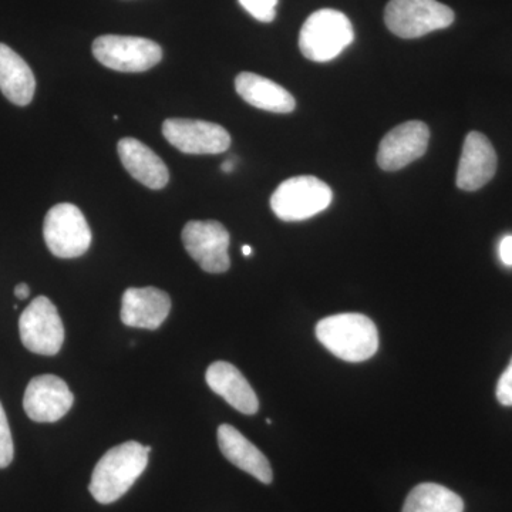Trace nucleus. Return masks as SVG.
Instances as JSON below:
<instances>
[{
	"label": "nucleus",
	"instance_id": "10",
	"mask_svg": "<svg viewBox=\"0 0 512 512\" xmlns=\"http://www.w3.org/2000/svg\"><path fill=\"white\" fill-rule=\"evenodd\" d=\"M163 136L181 153L195 156L225 153L231 146L228 131L208 121L168 119L163 124Z\"/></svg>",
	"mask_w": 512,
	"mask_h": 512
},
{
	"label": "nucleus",
	"instance_id": "19",
	"mask_svg": "<svg viewBox=\"0 0 512 512\" xmlns=\"http://www.w3.org/2000/svg\"><path fill=\"white\" fill-rule=\"evenodd\" d=\"M0 90L10 103L22 107L30 104L36 90L29 64L5 43H0Z\"/></svg>",
	"mask_w": 512,
	"mask_h": 512
},
{
	"label": "nucleus",
	"instance_id": "23",
	"mask_svg": "<svg viewBox=\"0 0 512 512\" xmlns=\"http://www.w3.org/2000/svg\"><path fill=\"white\" fill-rule=\"evenodd\" d=\"M497 399L503 406H512V359L497 384Z\"/></svg>",
	"mask_w": 512,
	"mask_h": 512
},
{
	"label": "nucleus",
	"instance_id": "4",
	"mask_svg": "<svg viewBox=\"0 0 512 512\" xmlns=\"http://www.w3.org/2000/svg\"><path fill=\"white\" fill-rule=\"evenodd\" d=\"M333 192L328 184L312 175L289 178L271 197V208L279 220L305 221L332 204Z\"/></svg>",
	"mask_w": 512,
	"mask_h": 512
},
{
	"label": "nucleus",
	"instance_id": "27",
	"mask_svg": "<svg viewBox=\"0 0 512 512\" xmlns=\"http://www.w3.org/2000/svg\"><path fill=\"white\" fill-rule=\"evenodd\" d=\"M242 254H244L245 256H251L252 248L248 247V245H244V247H242Z\"/></svg>",
	"mask_w": 512,
	"mask_h": 512
},
{
	"label": "nucleus",
	"instance_id": "9",
	"mask_svg": "<svg viewBox=\"0 0 512 512\" xmlns=\"http://www.w3.org/2000/svg\"><path fill=\"white\" fill-rule=\"evenodd\" d=\"M183 244L188 255L208 274L227 272L229 234L218 221H191L183 229Z\"/></svg>",
	"mask_w": 512,
	"mask_h": 512
},
{
	"label": "nucleus",
	"instance_id": "24",
	"mask_svg": "<svg viewBox=\"0 0 512 512\" xmlns=\"http://www.w3.org/2000/svg\"><path fill=\"white\" fill-rule=\"evenodd\" d=\"M500 258L504 265L512 266V235L504 237L501 241Z\"/></svg>",
	"mask_w": 512,
	"mask_h": 512
},
{
	"label": "nucleus",
	"instance_id": "6",
	"mask_svg": "<svg viewBox=\"0 0 512 512\" xmlns=\"http://www.w3.org/2000/svg\"><path fill=\"white\" fill-rule=\"evenodd\" d=\"M43 237L49 251L57 258H79L92 245V231L76 205L63 202L47 212Z\"/></svg>",
	"mask_w": 512,
	"mask_h": 512
},
{
	"label": "nucleus",
	"instance_id": "12",
	"mask_svg": "<svg viewBox=\"0 0 512 512\" xmlns=\"http://www.w3.org/2000/svg\"><path fill=\"white\" fill-rule=\"evenodd\" d=\"M430 130L421 121H407L383 137L377 164L384 171H397L419 160L429 147Z\"/></svg>",
	"mask_w": 512,
	"mask_h": 512
},
{
	"label": "nucleus",
	"instance_id": "13",
	"mask_svg": "<svg viewBox=\"0 0 512 512\" xmlns=\"http://www.w3.org/2000/svg\"><path fill=\"white\" fill-rule=\"evenodd\" d=\"M170 311L168 293L153 286L127 289L121 299V322L130 328L156 330Z\"/></svg>",
	"mask_w": 512,
	"mask_h": 512
},
{
	"label": "nucleus",
	"instance_id": "3",
	"mask_svg": "<svg viewBox=\"0 0 512 512\" xmlns=\"http://www.w3.org/2000/svg\"><path fill=\"white\" fill-rule=\"evenodd\" d=\"M355 40L352 23L345 13L320 9L303 23L299 49L306 59L326 63L336 59Z\"/></svg>",
	"mask_w": 512,
	"mask_h": 512
},
{
	"label": "nucleus",
	"instance_id": "7",
	"mask_svg": "<svg viewBox=\"0 0 512 512\" xmlns=\"http://www.w3.org/2000/svg\"><path fill=\"white\" fill-rule=\"evenodd\" d=\"M93 55L111 70L141 73L161 62L163 50L156 42L144 37L104 35L94 40Z\"/></svg>",
	"mask_w": 512,
	"mask_h": 512
},
{
	"label": "nucleus",
	"instance_id": "25",
	"mask_svg": "<svg viewBox=\"0 0 512 512\" xmlns=\"http://www.w3.org/2000/svg\"><path fill=\"white\" fill-rule=\"evenodd\" d=\"M30 295V288L28 284H19L15 288V296L19 301H25Z\"/></svg>",
	"mask_w": 512,
	"mask_h": 512
},
{
	"label": "nucleus",
	"instance_id": "1",
	"mask_svg": "<svg viewBox=\"0 0 512 512\" xmlns=\"http://www.w3.org/2000/svg\"><path fill=\"white\" fill-rule=\"evenodd\" d=\"M148 466V451L137 441L111 448L94 467L89 490L100 504H113L133 487Z\"/></svg>",
	"mask_w": 512,
	"mask_h": 512
},
{
	"label": "nucleus",
	"instance_id": "15",
	"mask_svg": "<svg viewBox=\"0 0 512 512\" xmlns=\"http://www.w3.org/2000/svg\"><path fill=\"white\" fill-rule=\"evenodd\" d=\"M218 444H220L221 453L229 463L234 464L239 470L251 474L261 483H272L274 473H272L268 458L235 427L221 424L218 427Z\"/></svg>",
	"mask_w": 512,
	"mask_h": 512
},
{
	"label": "nucleus",
	"instance_id": "11",
	"mask_svg": "<svg viewBox=\"0 0 512 512\" xmlns=\"http://www.w3.org/2000/svg\"><path fill=\"white\" fill-rule=\"evenodd\" d=\"M73 403L69 386L55 375L33 377L23 396V409L36 423H56L69 413Z\"/></svg>",
	"mask_w": 512,
	"mask_h": 512
},
{
	"label": "nucleus",
	"instance_id": "8",
	"mask_svg": "<svg viewBox=\"0 0 512 512\" xmlns=\"http://www.w3.org/2000/svg\"><path fill=\"white\" fill-rule=\"evenodd\" d=\"M19 333L25 348L36 355L55 356L62 349L64 326L57 308L46 296H37L22 312Z\"/></svg>",
	"mask_w": 512,
	"mask_h": 512
},
{
	"label": "nucleus",
	"instance_id": "17",
	"mask_svg": "<svg viewBox=\"0 0 512 512\" xmlns=\"http://www.w3.org/2000/svg\"><path fill=\"white\" fill-rule=\"evenodd\" d=\"M121 164L128 174L150 190H161L170 180L167 165L164 161L136 138H121L119 147Z\"/></svg>",
	"mask_w": 512,
	"mask_h": 512
},
{
	"label": "nucleus",
	"instance_id": "26",
	"mask_svg": "<svg viewBox=\"0 0 512 512\" xmlns=\"http://www.w3.org/2000/svg\"><path fill=\"white\" fill-rule=\"evenodd\" d=\"M235 161L234 160H227L222 163V171L224 173H232V170H234Z\"/></svg>",
	"mask_w": 512,
	"mask_h": 512
},
{
	"label": "nucleus",
	"instance_id": "22",
	"mask_svg": "<svg viewBox=\"0 0 512 512\" xmlns=\"http://www.w3.org/2000/svg\"><path fill=\"white\" fill-rule=\"evenodd\" d=\"M239 5L259 22L269 23L275 19L278 0H239Z\"/></svg>",
	"mask_w": 512,
	"mask_h": 512
},
{
	"label": "nucleus",
	"instance_id": "2",
	"mask_svg": "<svg viewBox=\"0 0 512 512\" xmlns=\"http://www.w3.org/2000/svg\"><path fill=\"white\" fill-rule=\"evenodd\" d=\"M316 338L345 362L369 360L379 349V333L372 319L360 313H340L320 320Z\"/></svg>",
	"mask_w": 512,
	"mask_h": 512
},
{
	"label": "nucleus",
	"instance_id": "21",
	"mask_svg": "<svg viewBox=\"0 0 512 512\" xmlns=\"http://www.w3.org/2000/svg\"><path fill=\"white\" fill-rule=\"evenodd\" d=\"M13 456H15V447H13L12 433H10L5 409L0 403V468L9 467Z\"/></svg>",
	"mask_w": 512,
	"mask_h": 512
},
{
	"label": "nucleus",
	"instance_id": "5",
	"mask_svg": "<svg viewBox=\"0 0 512 512\" xmlns=\"http://www.w3.org/2000/svg\"><path fill=\"white\" fill-rule=\"evenodd\" d=\"M384 22L393 35L417 39L454 22V12L437 0H390Z\"/></svg>",
	"mask_w": 512,
	"mask_h": 512
},
{
	"label": "nucleus",
	"instance_id": "14",
	"mask_svg": "<svg viewBox=\"0 0 512 512\" xmlns=\"http://www.w3.org/2000/svg\"><path fill=\"white\" fill-rule=\"evenodd\" d=\"M497 171V154L484 134H468L457 171V187L463 191H477L493 180Z\"/></svg>",
	"mask_w": 512,
	"mask_h": 512
},
{
	"label": "nucleus",
	"instance_id": "16",
	"mask_svg": "<svg viewBox=\"0 0 512 512\" xmlns=\"http://www.w3.org/2000/svg\"><path fill=\"white\" fill-rule=\"evenodd\" d=\"M212 392L217 393L239 413L255 414L259 410L258 396L241 372L228 362H215L205 375Z\"/></svg>",
	"mask_w": 512,
	"mask_h": 512
},
{
	"label": "nucleus",
	"instance_id": "18",
	"mask_svg": "<svg viewBox=\"0 0 512 512\" xmlns=\"http://www.w3.org/2000/svg\"><path fill=\"white\" fill-rule=\"evenodd\" d=\"M235 89L248 104L269 113H291L296 107L295 97L288 90L259 74L249 72L238 74L235 79Z\"/></svg>",
	"mask_w": 512,
	"mask_h": 512
},
{
	"label": "nucleus",
	"instance_id": "20",
	"mask_svg": "<svg viewBox=\"0 0 512 512\" xmlns=\"http://www.w3.org/2000/svg\"><path fill=\"white\" fill-rule=\"evenodd\" d=\"M460 495L443 485L424 483L414 487L404 501L403 512H463Z\"/></svg>",
	"mask_w": 512,
	"mask_h": 512
}]
</instances>
